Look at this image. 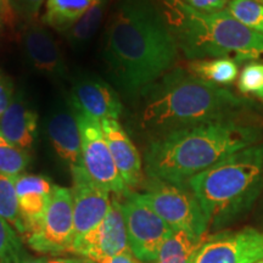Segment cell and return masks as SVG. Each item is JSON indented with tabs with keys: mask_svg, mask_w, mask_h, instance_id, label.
Here are the masks:
<instances>
[{
	"mask_svg": "<svg viewBox=\"0 0 263 263\" xmlns=\"http://www.w3.org/2000/svg\"><path fill=\"white\" fill-rule=\"evenodd\" d=\"M81 133V164L98 185L114 193V195L124 196L130 192L121 178L115 161L105 140L101 123L95 118L76 111Z\"/></svg>",
	"mask_w": 263,
	"mask_h": 263,
	"instance_id": "cell-8",
	"label": "cell"
},
{
	"mask_svg": "<svg viewBox=\"0 0 263 263\" xmlns=\"http://www.w3.org/2000/svg\"><path fill=\"white\" fill-rule=\"evenodd\" d=\"M6 8H8V4L5 3V0H0V16L3 17L4 12L6 11Z\"/></svg>",
	"mask_w": 263,
	"mask_h": 263,
	"instance_id": "cell-33",
	"label": "cell"
},
{
	"mask_svg": "<svg viewBox=\"0 0 263 263\" xmlns=\"http://www.w3.org/2000/svg\"><path fill=\"white\" fill-rule=\"evenodd\" d=\"M179 49L156 0H118L105 38L108 73L128 98L172 70Z\"/></svg>",
	"mask_w": 263,
	"mask_h": 263,
	"instance_id": "cell-1",
	"label": "cell"
},
{
	"mask_svg": "<svg viewBox=\"0 0 263 263\" xmlns=\"http://www.w3.org/2000/svg\"><path fill=\"white\" fill-rule=\"evenodd\" d=\"M118 199L126 223L128 245L139 263H156L161 246L174 230L153 211L139 194L130 192Z\"/></svg>",
	"mask_w": 263,
	"mask_h": 263,
	"instance_id": "cell-7",
	"label": "cell"
},
{
	"mask_svg": "<svg viewBox=\"0 0 263 263\" xmlns=\"http://www.w3.org/2000/svg\"><path fill=\"white\" fill-rule=\"evenodd\" d=\"M5 3H6V4H8V2H6V0H5Z\"/></svg>",
	"mask_w": 263,
	"mask_h": 263,
	"instance_id": "cell-39",
	"label": "cell"
},
{
	"mask_svg": "<svg viewBox=\"0 0 263 263\" xmlns=\"http://www.w3.org/2000/svg\"><path fill=\"white\" fill-rule=\"evenodd\" d=\"M68 100L76 111L88 115L99 122L104 120L118 121L123 110L116 90L103 78L94 74L76 76Z\"/></svg>",
	"mask_w": 263,
	"mask_h": 263,
	"instance_id": "cell-13",
	"label": "cell"
},
{
	"mask_svg": "<svg viewBox=\"0 0 263 263\" xmlns=\"http://www.w3.org/2000/svg\"><path fill=\"white\" fill-rule=\"evenodd\" d=\"M0 216L14 227L20 234L26 235V226L18 209L17 195L11 178L0 173Z\"/></svg>",
	"mask_w": 263,
	"mask_h": 263,
	"instance_id": "cell-23",
	"label": "cell"
},
{
	"mask_svg": "<svg viewBox=\"0 0 263 263\" xmlns=\"http://www.w3.org/2000/svg\"><path fill=\"white\" fill-rule=\"evenodd\" d=\"M129 251L124 218L117 195L111 197V205L104 221L89 234L73 242L71 254L100 262L105 258Z\"/></svg>",
	"mask_w": 263,
	"mask_h": 263,
	"instance_id": "cell-12",
	"label": "cell"
},
{
	"mask_svg": "<svg viewBox=\"0 0 263 263\" xmlns=\"http://www.w3.org/2000/svg\"><path fill=\"white\" fill-rule=\"evenodd\" d=\"M188 71L200 80L223 88V85L234 83L239 68L238 62L232 59H207L192 61Z\"/></svg>",
	"mask_w": 263,
	"mask_h": 263,
	"instance_id": "cell-20",
	"label": "cell"
},
{
	"mask_svg": "<svg viewBox=\"0 0 263 263\" xmlns=\"http://www.w3.org/2000/svg\"><path fill=\"white\" fill-rule=\"evenodd\" d=\"M6 2L18 18L29 24L34 22L44 0H6Z\"/></svg>",
	"mask_w": 263,
	"mask_h": 263,
	"instance_id": "cell-28",
	"label": "cell"
},
{
	"mask_svg": "<svg viewBox=\"0 0 263 263\" xmlns=\"http://www.w3.org/2000/svg\"><path fill=\"white\" fill-rule=\"evenodd\" d=\"M2 28H3V17L0 16V31H2Z\"/></svg>",
	"mask_w": 263,
	"mask_h": 263,
	"instance_id": "cell-37",
	"label": "cell"
},
{
	"mask_svg": "<svg viewBox=\"0 0 263 263\" xmlns=\"http://www.w3.org/2000/svg\"><path fill=\"white\" fill-rule=\"evenodd\" d=\"M263 258V230L245 227L206 235L190 263H255Z\"/></svg>",
	"mask_w": 263,
	"mask_h": 263,
	"instance_id": "cell-10",
	"label": "cell"
},
{
	"mask_svg": "<svg viewBox=\"0 0 263 263\" xmlns=\"http://www.w3.org/2000/svg\"><path fill=\"white\" fill-rule=\"evenodd\" d=\"M80 258H49V257H33L27 256L24 263H78Z\"/></svg>",
	"mask_w": 263,
	"mask_h": 263,
	"instance_id": "cell-31",
	"label": "cell"
},
{
	"mask_svg": "<svg viewBox=\"0 0 263 263\" xmlns=\"http://www.w3.org/2000/svg\"><path fill=\"white\" fill-rule=\"evenodd\" d=\"M38 114L22 93H15L11 103L0 116V133L10 144L27 151L37 137Z\"/></svg>",
	"mask_w": 263,
	"mask_h": 263,
	"instance_id": "cell-18",
	"label": "cell"
},
{
	"mask_svg": "<svg viewBox=\"0 0 263 263\" xmlns=\"http://www.w3.org/2000/svg\"><path fill=\"white\" fill-rule=\"evenodd\" d=\"M209 230L219 232L251 211L263 192V144L249 146L189 180Z\"/></svg>",
	"mask_w": 263,
	"mask_h": 263,
	"instance_id": "cell-5",
	"label": "cell"
},
{
	"mask_svg": "<svg viewBox=\"0 0 263 263\" xmlns=\"http://www.w3.org/2000/svg\"><path fill=\"white\" fill-rule=\"evenodd\" d=\"M261 138V127L244 118L170 132L149 143L144 172L150 180L185 186L193 177L236 151L256 145Z\"/></svg>",
	"mask_w": 263,
	"mask_h": 263,
	"instance_id": "cell-3",
	"label": "cell"
},
{
	"mask_svg": "<svg viewBox=\"0 0 263 263\" xmlns=\"http://www.w3.org/2000/svg\"><path fill=\"white\" fill-rule=\"evenodd\" d=\"M259 226L262 227V230H263V200H262L261 210H259Z\"/></svg>",
	"mask_w": 263,
	"mask_h": 263,
	"instance_id": "cell-34",
	"label": "cell"
},
{
	"mask_svg": "<svg viewBox=\"0 0 263 263\" xmlns=\"http://www.w3.org/2000/svg\"><path fill=\"white\" fill-rule=\"evenodd\" d=\"M12 182L20 213L26 226V235L28 236L41 227L54 185L50 179L34 174H21Z\"/></svg>",
	"mask_w": 263,
	"mask_h": 263,
	"instance_id": "cell-17",
	"label": "cell"
},
{
	"mask_svg": "<svg viewBox=\"0 0 263 263\" xmlns=\"http://www.w3.org/2000/svg\"><path fill=\"white\" fill-rule=\"evenodd\" d=\"M22 43L29 64L39 73L55 81L67 77V65L61 49L44 26L29 22L22 34Z\"/></svg>",
	"mask_w": 263,
	"mask_h": 263,
	"instance_id": "cell-14",
	"label": "cell"
},
{
	"mask_svg": "<svg viewBox=\"0 0 263 263\" xmlns=\"http://www.w3.org/2000/svg\"><path fill=\"white\" fill-rule=\"evenodd\" d=\"M98 263H139V262H138L137 258L132 255L130 251H127L117 256H112V257L105 258L103 261Z\"/></svg>",
	"mask_w": 263,
	"mask_h": 263,
	"instance_id": "cell-32",
	"label": "cell"
},
{
	"mask_svg": "<svg viewBox=\"0 0 263 263\" xmlns=\"http://www.w3.org/2000/svg\"><path fill=\"white\" fill-rule=\"evenodd\" d=\"M27 256L21 239L0 216V263H24Z\"/></svg>",
	"mask_w": 263,
	"mask_h": 263,
	"instance_id": "cell-26",
	"label": "cell"
},
{
	"mask_svg": "<svg viewBox=\"0 0 263 263\" xmlns=\"http://www.w3.org/2000/svg\"><path fill=\"white\" fill-rule=\"evenodd\" d=\"M256 95H257V97H258L259 99H261V100L263 101V90H261V91H258V93H257V94H256Z\"/></svg>",
	"mask_w": 263,
	"mask_h": 263,
	"instance_id": "cell-36",
	"label": "cell"
},
{
	"mask_svg": "<svg viewBox=\"0 0 263 263\" xmlns=\"http://www.w3.org/2000/svg\"><path fill=\"white\" fill-rule=\"evenodd\" d=\"M161 9L177 47L189 60L263 61V34L246 27L227 9L203 12L182 0H163Z\"/></svg>",
	"mask_w": 263,
	"mask_h": 263,
	"instance_id": "cell-4",
	"label": "cell"
},
{
	"mask_svg": "<svg viewBox=\"0 0 263 263\" xmlns=\"http://www.w3.org/2000/svg\"><path fill=\"white\" fill-rule=\"evenodd\" d=\"M91 4V0H48L43 24L64 33L80 20Z\"/></svg>",
	"mask_w": 263,
	"mask_h": 263,
	"instance_id": "cell-19",
	"label": "cell"
},
{
	"mask_svg": "<svg viewBox=\"0 0 263 263\" xmlns=\"http://www.w3.org/2000/svg\"><path fill=\"white\" fill-rule=\"evenodd\" d=\"M14 94V85L10 78L0 72V116L11 103Z\"/></svg>",
	"mask_w": 263,
	"mask_h": 263,
	"instance_id": "cell-30",
	"label": "cell"
},
{
	"mask_svg": "<svg viewBox=\"0 0 263 263\" xmlns=\"http://www.w3.org/2000/svg\"><path fill=\"white\" fill-rule=\"evenodd\" d=\"M108 0H91V4L83 16L62 34L72 47H81L94 37L95 32L100 27Z\"/></svg>",
	"mask_w": 263,
	"mask_h": 263,
	"instance_id": "cell-21",
	"label": "cell"
},
{
	"mask_svg": "<svg viewBox=\"0 0 263 263\" xmlns=\"http://www.w3.org/2000/svg\"><path fill=\"white\" fill-rule=\"evenodd\" d=\"M73 238L72 190L54 185L42 224L27 236V242L32 250L42 254H71Z\"/></svg>",
	"mask_w": 263,
	"mask_h": 263,
	"instance_id": "cell-9",
	"label": "cell"
},
{
	"mask_svg": "<svg viewBox=\"0 0 263 263\" xmlns=\"http://www.w3.org/2000/svg\"><path fill=\"white\" fill-rule=\"evenodd\" d=\"M139 98V124L154 138L182 128L244 118L254 107L249 99L179 67L164 73Z\"/></svg>",
	"mask_w": 263,
	"mask_h": 263,
	"instance_id": "cell-2",
	"label": "cell"
},
{
	"mask_svg": "<svg viewBox=\"0 0 263 263\" xmlns=\"http://www.w3.org/2000/svg\"><path fill=\"white\" fill-rule=\"evenodd\" d=\"M203 239L193 238L184 232H173L161 246L156 263H190Z\"/></svg>",
	"mask_w": 263,
	"mask_h": 263,
	"instance_id": "cell-22",
	"label": "cell"
},
{
	"mask_svg": "<svg viewBox=\"0 0 263 263\" xmlns=\"http://www.w3.org/2000/svg\"><path fill=\"white\" fill-rule=\"evenodd\" d=\"M71 173L76 242L104 221L110 209L111 197L107 190L90 178L82 164L72 167Z\"/></svg>",
	"mask_w": 263,
	"mask_h": 263,
	"instance_id": "cell-11",
	"label": "cell"
},
{
	"mask_svg": "<svg viewBox=\"0 0 263 263\" xmlns=\"http://www.w3.org/2000/svg\"><path fill=\"white\" fill-rule=\"evenodd\" d=\"M47 133L51 145L70 168L81 164V133L74 108L70 100L59 103L49 114Z\"/></svg>",
	"mask_w": 263,
	"mask_h": 263,
	"instance_id": "cell-15",
	"label": "cell"
},
{
	"mask_svg": "<svg viewBox=\"0 0 263 263\" xmlns=\"http://www.w3.org/2000/svg\"><path fill=\"white\" fill-rule=\"evenodd\" d=\"M255 263H263V258H261V259H258L257 262H255Z\"/></svg>",
	"mask_w": 263,
	"mask_h": 263,
	"instance_id": "cell-38",
	"label": "cell"
},
{
	"mask_svg": "<svg viewBox=\"0 0 263 263\" xmlns=\"http://www.w3.org/2000/svg\"><path fill=\"white\" fill-rule=\"evenodd\" d=\"M238 88L242 94L263 90V62H249L239 76Z\"/></svg>",
	"mask_w": 263,
	"mask_h": 263,
	"instance_id": "cell-27",
	"label": "cell"
},
{
	"mask_svg": "<svg viewBox=\"0 0 263 263\" xmlns=\"http://www.w3.org/2000/svg\"><path fill=\"white\" fill-rule=\"evenodd\" d=\"M78 263H97V262H94V261H90V259H87V258H80V262Z\"/></svg>",
	"mask_w": 263,
	"mask_h": 263,
	"instance_id": "cell-35",
	"label": "cell"
},
{
	"mask_svg": "<svg viewBox=\"0 0 263 263\" xmlns=\"http://www.w3.org/2000/svg\"><path fill=\"white\" fill-rule=\"evenodd\" d=\"M140 199L157 213L174 232H184L196 239H203L209 232V222L199 200L188 185L150 180Z\"/></svg>",
	"mask_w": 263,
	"mask_h": 263,
	"instance_id": "cell-6",
	"label": "cell"
},
{
	"mask_svg": "<svg viewBox=\"0 0 263 263\" xmlns=\"http://www.w3.org/2000/svg\"><path fill=\"white\" fill-rule=\"evenodd\" d=\"M101 128L121 178L130 190L144 183L143 161L133 141L117 120L101 121Z\"/></svg>",
	"mask_w": 263,
	"mask_h": 263,
	"instance_id": "cell-16",
	"label": "cell"
},
{
	"mask_svg": "<svg viewBox=\"0 0 263 263\" xmlns=\"http://www.w3.org/2000/svg\"><path fill=\"white\" fill-rule=\"evenodd\" d=\"M192 6V8L200 10L203 12H215L224 10L228 6L230 0H182Z\"/></svg>",
	"mask_w": 263,
	"mask_h": 263,
	"instance_id": "cell-29",
	"label": "cell"
},
{
	"mask_svg": "<svg viewBox=\"0 0 263 263\" xmlns=\"http://www.w3.org/2000/svg\"><path fill=\"white\" fill-rule=\"evenodd\" d=\"M227 10L239 22L263 34V4L257 0H230Z\"/></svg>",
	"mask_w": 263,
	"mask_h": 263,
	"instance_id": "cell-25",
	"label": "cell"
},
{
	"mask_svg": "<svg viewBox=\"0 0 263 263\" xmlns=\"http://www.w3.org/2000/svg\"><path fill=\"white\" fill-rule=\"evenodd\" d=\"M29 161L27 151L17 149L0 133V173L14 179L24 174Z\"/></svg>",
	"mask_w": 263,
	"mask_h": 263,
	"instance_id": "cell-24",
	"label": "cell"
}]
</instances>
